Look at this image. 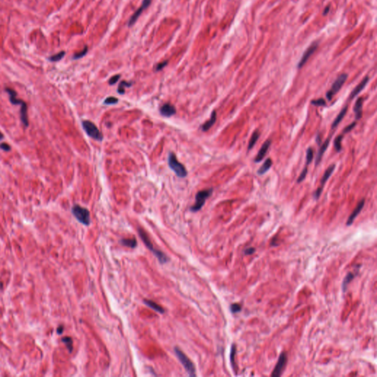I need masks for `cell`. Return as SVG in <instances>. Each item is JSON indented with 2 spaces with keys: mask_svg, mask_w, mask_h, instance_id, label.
<instances>
[{
  "mask_svg": "<svg viewBox=\"0 0 377 377\" xmlns=\"http://www.w3.org/2000/svg\"><path fill=\"white\" fill-rule=\"evenodd\" d=\"M342 139V135H339L336 137L335 139H334V147H335L336 151L338 152H340L341 150H342V145H341Z\"/></svg>",
  "mask_w": 377,
  "mask_h": 377,
  "instance_id": "cell-27",
  "label": "cell"
},
{
  "mask_svg": "<svg viewBox=\"0 0 377 377\" xmlns=\"http://www.w3.org/2000/svg\"><path fill=\"white\" fill-rule=\"evenodd\" d=\"M87 52H88V46H86L84 47L83 50L81 51V52H77V53H76V54L74 55L73 59H75V60H77V59L81 58H82V57H84L85 56H86V55L87 54Z\"/></svg>",
  "mask_w": 377,
  "mask_h": 377,
  "instance_id": "cell-34",
  "label": "cell"
},
{
  "mask_svg": "<svg viewBox=\"0 0 377 377\" xmlns=\"http://www.w3.org/2000/svg\"><path fill=\"white\" fill-rule=\"evenodd\" d=\"M259 138V133L258 132L257 130H255L253 133V134H252L251 139H250V141L248 143V147H247V150H251L252 148L254 147V145H255L256 143L257 142Z\"/></svg>",
  "mask_w": 377,
  "mask_h": 377,
  "instance_id": "cell-25",
  "label": "cell"
},
{
  "mask_svg": "<svg viewBox=\"0 0 377 377\" xmlns=\"http://www.w3.org/2000/svg\"><path fill=\"white\" fill-rule=\"evenodd\" d=\"M216 121H217V112L216 111H213L212 113L211 114V117L207 122H205L204 124L202 125V126H201V129H202V130L203 132H206V131H208L209 129H210L211 127H212L215 124Z\"/></svg>",
  "mask_w": 377,
  "mask_h": 377,
  "instance_id": "cell-19",
  "label": "cell"
},
{
  "mask_svg": "<svg viewBox=\"0 0 377 377\" xmlns=\"http://www.w3.org/2000/svg\"><path fill=\"white\" fill-rule=\"evenodd\" d=\"M3 137H4L3 134V133H2L1 132H0V140H1V139H3Z\"/></svg>",
  "mask_w": 377,
  "mask_h": 377,
  "instance_id": "cell-43",
  "label": "cell"
},
{
  "mask_svg": "<svg viewBox=\"0 0 377 377\" xmlns=\"http://www.w3.org/2000/svg\"><path fill=\"white\" fill-rule=\"evenodd\" d=\"M235 353H236V348H235V346L233 345L232 346V348H231V364L233 366H234V356Z\"/></svg>",
  "mask_w": 377,
  "mask_h": 377,
  "instance_id": "cell-39",
  "label": "cell"
},
{
  "mask_svg": "<svg viewBox=\"0 0 377 377\" xmlns=\"http://www.w3.org/2000/svg\"><path fill=\"white\" fill-rule=\"evenodd\" d=\"M313 158H314V152L311 147H309L306 150V165L309 166L312 162Z\"/></svg>",
  "mask_w": 377,
  "mask_h": 377,
  "instance_id": "cell-28",
  "label": "cell"
},
{
  "mask_svg": "<svg viewBox=\"0 0 377 377\" xmlns=\"http://www.w3.org/2000/svg\"><path fill=\"white\" fill-rule=\"evenodd\" d=\"M139 234V236H140L141 239H142V241L145 243L146 246L148 247V249L150 250V251H151L152 252V253L154 254L156 256V258H157L158 261L161 264H165L167 263V262H168L169 258L167 257V255H165V254L163 253L162 251H161L160 250L156 249L155 247H154L153 245H152V243L151 241H150V239L149 238V236H147V234H146V232L144 231L142 228H139L138 230Z\"/></svg>",
  "mask_w": 377,
  "mask_h": 377,
  "instance_id": "cell-1",
  "label": "cell"
},
{
  "mask_svg": "<svg viewBox=\"0 0 377 377\" xmlns=\"http://www.w3.org/2000/svg\"><path fill=\"white\" fill-rule=\"evenodd\" d=\"M82 125L84 130L86 131V134L91 138L98 141H102L103 140V135L99 131L98 128L89 120H83L82 122Z\"/></svg>",
  "mask_w": 377,
  "mask_h": 377,
  "instance_id": "cell-6",
  "label": "cell"
},
{
  "mask_svg": "<svg viewBox=\"0 0 377 377\" xmlns=\"http://www.w3.org/2000/svg\"><path fill=\"white\" fill-rule=\"evenodd\" d=\"M364 101L363 97H359L356 101L354 107H353V111L355 114V119L356 120H359L362 118L363 115V103Z\"/></svg>",
  "mask_w": 377,
  "mask_h": 377,
  "instance_id": "cell-17",
  "label": "cell"
},
{
  "mask_svg": "<svg viewBox=\"0 0 377 377\" xmlns=\"http://www.w3.org/2000/svg\"><path fill=\"white\" fill-rule=\"evenodd\" d=\"M356 125H357V122H352V123H351V124L349 125L346 126V128H344L343 131H342V133H343V134H345V133H347L350 132V131H351V130H353V129L354 128V127L356 126Z\"/></svg>",
  "mask_w": 377,
  "mask_h": 377,
  "instance_id": "cell-37",
  "label": "cell"
},
{
  "mask_svg": "<svg viewBox=\"0 0 377 377\" xmlns=\"http://www.w3.org/2000/svg\"><path fill=\"white\" fill-rule=\"evenodd\" d=\"M365 199H362V200L359 201V203H358L357 207L353 209V212L351 214V215L349 216L348 220H347V222H346L347 226H350L352 225L353 221H354V220L356 219V217L359 215V214L361 212L362 209H363L364 205H365Z\"/></svg>",
  "mask_w": 377,
  "mask_h": 377,
  "instance_id": "cell-12",
  "label": "cell"
},
{
  "mask_svg": "<svg viewBox=\"0 0 377 377\" xmlns=\"http://www.w3.org/2000/svg\"><path fill=\"white\" fill-rule=\"evenodd\" d=\"M167 64H168V61H163V62L158 63V64L156 65L155 68H154V70H155V72H159L162 70L165 66H167Z\"/></svg>",
  "mask_w": 377,
  "mask_h": 377,
  "instance_id": "cell-35",
  "label": "cell"
},
{
  "mask_svg": "<svg viewBox=\"0 0 377 377\" xmlns=\"http://www.w3.org/2000/svg\"><path fill=\"white\" fill-rule=\"evenodd\" d=\"M287 355H286V353L284 352H282L281 353L280 357H279V358L278 363H277L276 367H275V369L273 370V372L272 373V376L277 377V376H281V373H282V370L285 367L286 363H287Z\"/></svg>",
  "mask_w": 377,
  "mask_h": 377,
  "instance_id": "cell-11",
  "label": "cell"
},
{
  "mask_svg": "<svg viewBox=\"0 0 377 377\" xmlns=\"http://www.w3.org/2000/svg\"><path fill=\"white\" fill-rule=\"evenodd\" d=\"M144 303H145L147 306L150 307V308L152 309L153 310H155L156 312L161 313V314H164V310L162 308V306H161L160 305L156 304V303L152 301V300H144Z\"/></svg>",
  "mask_w": 377,
  "mask_h": 377,
  "instance_id": "cell-21",
  "label": "cell"
},
{
  "mask_svg": "<svg viewBox=\"0 0 377 377\" xmlns=\"http://www.w3.org/2000/svg\"><path fill=\"white\" fill-rule=\"evenodd\" d=\"M347 111H348V106H345L343 109L341 110V111L339 113V114L337 115V116L335 118V119L334 120L333 123L332 125V129H334L335 128L337 127V125L339 124L340 123L341 121L342 120V119L344 118L345 115H346L347 113Z\"/></svg>",
  "mask_w": 377,
  "mask_h": 377,
  "instance_id": "cell-20",
  "label": "cell"
},
{
  "mask_svg": "<svg viewBox=\"0 0 377 377\" xmlns=\"http://www.w3.org/2000/svg\"><path fill=\"white\" fill-rule=\"evenodd\" d=\"M307 172H308V166L306 165V166L304 167V169L302 170V172L300 173V175H299V177L297 179V183H301V182L304 181V180L306 178V175H307Z\"/></svg>",
  "mask_w": 377,
  "mask_h": 377,
  "instance_id": "cell-31",
  "label": "cell"
},
{
  "mask_svg": "<svg viewBox=\"0 0 377 377\" xmlns=\"http://www.w3.org/2000/svg\"><path fill=\"white\" fill-rule=\"evenodd\" d=\"M119 102V99L116 98V97H107L106 99H105L104 102H103V104L106 105H115L116 104Z\"/></svg>",
  "mask_w": 377,
  "mask_h": 377,
  "instance_id": "cell-30",
  "label": "cell"
},
{
  "mask_svg": "<svg viewBox=\"0 0 377 377\" xmlns=\"http://www.w3.org/2000/svg\"><path fill=\"white\" fill-rule=\"evenodd\" d=\"M62 341L64 342L66 345V347L68 348V349H69V352H72V348H73V346H72L73 342H72V338L66 337L63 338Z\"/></svg>",
  "mask_w": 377,
  "mask_h": 377,
  "instance_id": "cell-32",
  "label": "cell"
},
{
  "mask_svg": "<svg viewBox=\"0 0 377 377\" xmlns=\"http://www.w3.org/2000/svg\"><path fill=\"white\" fill-rule=\"evenodd\" d=\"M168 164L169 168L175 173L178 178H183L187 176V170L185 168V167L178 161L176 156L174 152H170L168 156Z\"/></svg>",
  "mask_w": 377,
  "mask_h": 377,
  "instance_id": "cell-2",
  "label": "cell"
},
{
  "mask_svg": "<svg viewBox=\"0 0 377 377\" xmlns=\"http://www.w3.org/2000/svg\"><path fill=\"white\" fill-rule=\"evenodd\" d=\"M319 43L318 41H315L313 42V43L311 44V45L309 46L308 48H307V50L305 51L304 53L303 54V56L301 57V58H300V60L299 62L298 63V69H301V68L304 66L306 64V63L308 61L309 59L311 56H312L313 53L316 51V50L318 47Z\"/></svg>",
  "mask_w": 377,
  "mask_h": 377,
  "instance_id": "cell-9",
  "label": "cell"
},
{
  "mask_svg": "<svg viewBox=\"0 0 377 377\" xmlns=\"http://www.w3.org/2000/svg\"><path fill=\"white\" fill-rule=\"evenodd\" d=\"M311 104L313 105H315V106H326V105H327V103H326L325 99L323 98H320L317 99H315V100H312L311 101Z\"/></svg>",
  "mask_w": 377,
  "mask_h": 377,
  "instance_id": "cell-33",
  "label": "cell"
},
{
  "mask_svg": "<svg viewBox=\"0 0 377 377\" xmlns=\"http://www.w3.org/2000/svg\"><path fill=\"white\" fill-rule=\"evenodd\" d=\"M21 105V109H20V118L21 120H22L23 125L25 127H27L29 125V122H28V116H27V103H25L24 101H23L22 103V104Z\"/></svg>",
  "mask_w": 377,
  "mask_h": 377,
  "instance_id": "cell-18",
  "label": "cell"
},
{
  "mask_svg": "<svg viewBox=\"0 0 377 377\" xmlns=\"http://www.w3.org/2000/svg\"><path fill=\"white\" fill-rule=\"evenodd\" d=\"M272 165H273L272 160H271L270 158H267V159L265 160V162H264V164H262V166L260 167L259 169H258L257 174L258 175L265 174V173L268 172L269 169H270V167Z\"/></svg>",
  "mask_w": 377,
  "mask_h": 377,
  "instance_id": "cell-22",
  "label": "cell"
},
{
  "mask_svg": "<svg viewBox=\"0 0 377 377\" xmlns=\"http://www.w3.org/2000/svg\"><path fill=\"white\" fill-rule=\"evenodd\" d=\"M330 140H331V135L326 139V141H324V143L321 146V147H320L318 152H317V153L316 158H315V166H317V165L320 164V162H321L322 158H323L324 152H326V150H327L328 147H329Z\"/></svg>",
  "mask_w": 377,
  "mask_h": 377,
  "instance_id": "cell-15",
  "label": "cell"
},
{
  "mask_svg": "<svg viewBox=\"0 0 377 377\" xmlns=\"http://www.w3.org/2000/svg\"><path fill=\"white\" fill-rule=\"evenodd\" d=\"M353 278H354V275H353V273H351V272L348 273V274H347L346 277H345L343 282H342V290H343V292H346L348 284L353 280Z\"/></svg>",
  "mask_w": 377,
  "mask_h": 377,
  "instance_id": "cell-26",
  "label": "cell"
},
{
  "mask_svg": "<svg viewBox=\"0 0 377 377\" xmlns=\"http://www.w3.org/2000/svg\"><path fill=\"white\" fill-rule=\"evenodd\" d=\"M213 193V188H207V189L201 190L199 191L195 195V203L191 207V211L193 212H197V211H200L203 206L204 205L205 201L207 199L210 198L211 194Z\"/></svg>",
  "mask_w": 377,
  "mask_h": 377,
  "instance_id": "cell-3",
  "label": "cell"
},
{
  "mask_svg": "<svg viewBox=\"0 0 377 377\" xmlns=\"http://www.w3.org/2000/svg\"><path fill=\"white\" fill-rule=\"evenodd\" d=\"M335 167H336L335 164H332V165H330V166L327 168V170L325 171V173H324L323 177H322V178L321 180V186H319V187L317 188L316 191L315 192L314 194H313V196H314V198L315 199V200H318L320 197H321L322 192H323L324 186H325V184H326V183H327V181H328V179L329 178L332 173H333Z\"/></svg>",
  "mask_w": 377,
  "mask_h": 377,
  "instance_id": "cell-8",
  "label": "cell"
},
{
  "mask_svg": "<svg viewBox=\"0 0 377 377\" xmlns=\"http://www.w3.org/2000/svg\"><path fill=\"white\" fill-rule=\"evenodd\" d=\"M120 77H121V76H120V75H114V76H113V77H111L110 78V79H109V83L110 85H111V86H113V85L115 84L116 82H117L118 80H119Z\"/></svg>",
  "mask_w": 377,
  "mask_h": 377,
  "instance_id": "cell-38",
  "label": "cell"
},
{
  "mask_svg": "<svg viewBox=\"0 0 377 377\" xmlns=\"http://www.w3.org/2000/svg\"><path fill=\"white\" fill-rule=\"evenodd\" d=\"M151 3H152V0H143L141 5L138 8V9L135 10V12L132 15V16H131L130 19H129L128 24V27H132L133 25L135 24V22L138 20L139 17L141 16V13H142V12L145 9H147L148 7H149V6L150 5V4H151Z\"/></svg>",
  "mask_w": 377,
  "mask_h": 377,
  "instance_id": "cell-10",
  "label": "cell"
},
{
  "mask_svg": "<svg viewBox=\"0 0 377 377\" xmlns=\"http://www.w3.org/2000/svg\"><path fill=\"white\" fill-rule=\"evenodd\" d=\"M120 242H121V244L123 245L124 246L131 247V248H134V247L137 246L136 239L135 238L122 239H121V241H120Z\"/></svg>",
  "mask_w": 377,
  "mask_h": 377,
  "instance_id": "cell-24",
  "label": "cell"
},
{
  "mask_svg": "<svg viewBox=\"0 0 377 377\" xmlns=\"http://www.w3.org/2000/svg\"><path fill=\"white\" fill-rule=\"evenodd\" d=\"M160 114L164 117H171L176 114V109L170 103H165L160 109Z\"/></svg>",
  "mask_w": 377,
  "mask_h": 377,
  "instance_id": "cell-14",
  "label": "cell"
},
{
  "mask_svg": "<svg viewBox=\"0 0 377 377\" xmlns=\"http://www.w3.org/2000/svg\"><path fill=\"white\" fill-rule=\"evenodd\" d=\"M347 78H348V75L347 74H341L339 77L335 80L334 83L332 84L331 89L329 90L327 93V97L328 100H332V97L337 93L340 88L342 87L345 82H346Z\"/></svg>",
  "mask_w": 377,
  "mask_h": 377,
  "instance_id": "cell-7",
  "label": "cell"
},
{
  "mask_svg": "<svg viewBox=\"0 0 377 377\" xmlns=\"http://www.w3.org/2000/svg\"><path fill=\"white\" fill-rule=\"evenodd\" d=\"M0 148H1L2 150H5V151H10V149H11L10 146L8 145V144H6V143L0 144Z\"/></svg>",
  "mask_w": 377,
  "mask_h": 377,
  "instance_id": "cell-40",
  "label": "cell"
},
{
  "mask_svg": "<svg viewBox=\"0 0 377 377\" xmlns=\"http://www.w3.org/2000/svg\"><path fill=\"white\" fill-rule=\"evenodd\" d=\"M65 54L66 53H65L64 51H62V52H59V53H57L56 55H54V56H52L51 57H50L48 59L50 61H52V62H56V61H61V59L64 57Z\"/></svg>",
  "mask_w": 377,
  "mask_h": 377,
  "instance_id": "cell-29",
  "label": "cell"
},
{
  "mask_svg": "<svg viewBox=\"0 0 377 377\" xmlns=\"http://www.w3.org/2000/svg\"><path fill=\"white\" fill-rule=\"evenodd\" d=\"M270 145H271V140H270V139H268V140H267L265 142H264V144L262 145L261 148H260V150H259V152H258L256 158H254V162L259 163L260 162H262V161L264 159V156H265L267 152H268V150H269V148H270Z\"/></svg>",
  "mask_w": 377,
  "mask_h": 377,
  "instance_id": "cell-13",
  "label": "cell"
},
{
  "mask_svg": "<svg viewBox=\"0 0 377 377\" xmlns=\"http://www.w3.org/2000/svg\"><path fill=\"white\" fill-rule=\"evenodd\" d=\"M72 212L76 219L84 226H89L91 223L90 213L87 209L79 205H75L72 209Z\"/></svg>",
  "mask_w": 377,
  "mask_h": 377,
  "instance_id": "cell-4",
  "label": "cell"
},
{
  "mask_svg": "<svg viewBox=\"0 0 377 377\" xmlns=\"http://www.w3.org/2000/svg\"><path fill=\"white\" fill-rule=\"evenodd\" d=\"M329 9H330L329 7H327V8H326L325 10H324V12H323V15H327L328 13H329Z\"/></svg>",
  "mask_w": 377,
  "mask_h": 377,
  "instance_id": "cell-42",
  "label": "cell"
},
{
  "mask_svg": "<svg viewBox=\"0 0 377 377\" xmlns=\"http://www.w3.org/2000/svg\"><path fill=\"white\" fill-rule=\"evenodd\" d=\"M133 83L131 82H127L125 80H122L119 85L117 88V92L119 94H124L125 93V88H130L132 86Z\"/></svg>",
  "mask_w": 377,
  "mask_h": 377,
  "instance_id": "cell-23",
  "label": "cell"
},
{
  "mask_svg": "<svg viewBox=\"0 0 377 377\" xmlns=\"http://www.w3.org/2000/svg\"><path fill=\"white\" fill-rule=\"evenodd\" d=\"M175 355L177 356L178 359H179V361L183 365L184 368H185L188 375L191 376H195V367H194L193 363L188 359L187 356L184 354L183 351L180 350L178 348H175Z\"/></svg>",
  "mask_w": 377,
  "mask_h": 377,
  "instance_id": "cell-5",
  "label": "cell"
},
{
  "mask_svg": "<svg viewBox=\"0 0 377 377\" xmlns=\"http://www.w3.org/2000/svg\"><path fill=\"white\" fill-rule=\"evenodd\" d=\"M254 252H255V249L253 247H247V248L245 250V253L246 255H251V254H253Z\"/></svg>",
  "mask_w": 377,
  "mask_h": 377,
  "instance_id": "cell-41",
  "label": "cell"
},
{
  "mask_svg": "<svg viewBox=\"0 0 377 377\" xmlns=\"http://www.w3.org/2000/svg\"><path fill=\"white\" fill-rule=\"evenodd\" d=\"M242 310V307L238 304H234L231 306V311L232 313H236L240 312Z\"/></svg>",
  "mask_w": 377,
  "mask_h": 377,
  "instance_id": "cell-36",
  "label": "cell"
},
{
  "mask_svg": "<svg viewBox=\"0 0 377 377\" xmlns=\"http://www.w3.org/2000/svg\"><path fill=\"white\" fill-rule=\"evenodd\" d=\"M368 81H369V77H368V76H366V77H364L363 80L353 88L352 92H351L350 94V99H352L353 97H355L357 95L359 94V93L365 88L366 85L368 84Z\"/></svg>",
  "mask_w": 377,
  "mask_h": 377,
  "instance_id": "cell-16",
  "label": "cell"
}]
</instances>
